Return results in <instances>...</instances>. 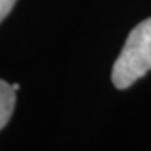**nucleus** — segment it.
Returning a JSON list of instances; mask_svg holds the SVG:
<instances>
[{"instance_id": "1", "label": "nucleus", "mask_w": 151, "mask_h": 151, "mask_svg": "<svg viewBox=\"0 0 151 151\" xmlns=\"http://www.w3.org/2000/svg\"><path fill=\"white\" fill-rule=\"evenodd\" d=\"M151 70V17L129 32L113 65L111 81L118 89H128Z\"/></svg>"}, {"instance_id": "2", "label": "nucleus", "mask_w": 151, "mask_h": 151, "mask_svg": "<svg viewBox=\"0 0 151 151\" xmlns=\"http://www.w3.org/2000/svg\"><path fill=\"white\" fill-rule=\"evenodd\" d=\"M15 92L17 91L12 87V84L0 79V129H4L12 118L17 101Z\"/></svg>"}, {"instance_id": "3", "label": "nucleus", "mask_w": 151, "mask_h": 151, "mask_svg": "<svg viewBox=\"0 0 151 151\" xmlns=\"http://www.w3.org/2000/svg\"><path fill=\"white\" fill-rule=\"evenodd\" d=\"M15 4H17V0H0V24L10 14V10L14 9Z\"/></svg>"}, {"instance_id": "4", "label": "nucleus", "mask_w": 151, "mask_h": 151, "mask_svg": "<svg viewBox=\"0 0 151 151\" xmlns=\"http://www.w3.org/2000/svg\"><path fill=\"white\" fill-rule=\"evenodd\" d=\"M12 87H14L15 91H19V89H20V86H19V84H12Z\"/></svg>"}]
</instances>
